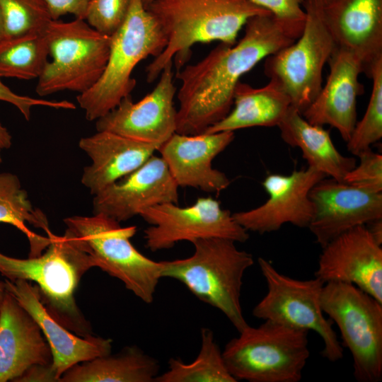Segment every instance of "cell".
Wrapping results in <instances>:
<instances>
[{
    "label": "cell",
    "mask_w": 382,
    "mask_h": 382,
    "mask_svg": "<svg viewBox=\"0 0 382 382\" xmlns=\"http://www.w3.org/2000/svg\"><path fill=\"white\" fill-rule=\"evenodd\" d=\"M151 224L144 231L146 246L151 251L170 249L182 241L218 237L244 243L249 234L215 199L199 197L191 206L167 202L139 213Z\"/></svg>",
    "instance_id": "12"
},
{
    "label": "cell",
    "mask_w": 382,
    "mask_h": 382,
    "mask_svg": "<svg viewBox=\"0 0 382 382\" xmlns=\"http://www.w3.org/2000/svg\"><path fill=\"white\" fill-rule=\"evenodd\" d=\"M256 5L270 11L274 16L286 20L304 21V0H250Z\"/></svg>",
    "instance_id": "35"
},
{
    "label": "cell",
    "mask_w": 382,
    "mask_h": 382,
    "mask_svg": "<svg viewBox=\"0 0 382 382\" xmlns=\"http://www.w3.org/2000/svg\"><path fill=\"white\" fill-rule=\"evenodd\" d=\"M325 178V174L309 167L287 175L270 174L262 182L268 199L256 208L232 216L246 231L260 234L277 231L286 223L308 228L313 213L309 192Z\"/></svg>",
    "instance_id": "14"
},
{
    "label": "cell",
    "mask_w": 382,
    "mask_h": 382,
    "mask_svg": "<svg viewBox=\"0 0 382 382\" xmlns=\"http://www.w3.org/2000/svg\"><path fill=\"white\" fill-rule=\"evenodd\" d=\"M235 243L218 237L197 239L192 243L195 251L190 257L160 261L161 275L182 282L200 301L221 311L241 332L248 325L240 302L243 277L254 261Z\"/></svg>",
    "instance_id": "4"
},
{
    "label": "cell",
    "mask_w": 382,
    "mask_h": 382,
    "mask_svg": "<svg viewBox=\"0 0 382 382\" xmlns=\"http://www.w3.org/2000/svg\"><path fill=\"white\" fill-rule=\"evenodd\" d=\"M320 12L336 46L352 52L369 77L382 59V0H330Z\"/></svg>",
    "instance_id": "21"
},
{
    "label": "cell",
    "mask_w": 382,
    "mask_h": 382,
    "mask_svg": "<svg viewBox=\"0 0 382 382\" xmlns=\"http://www.w3.org/2000/svg\"><path fill=\"white\" fill-rule=\"evenodd\" d=\"M67 232L91 258L94 267L122 282L125 287L146 303L154 300L161 278V264L144 256L130 239L137 227H123L102 214L65 218Z\"/></svg>",
    "instance_id": "7"
},
{
    "label": "cell",
    "mask_w": 382,
    "mask_h": 382,
    "mask_svg": "<svg viewBox=\"0 0 382 382\" xmlns=\"http://www.w3.org/2000/svg\"><path fill=\"white\" fill-rule=\"evenodd\" d=\"M330 0H304L303 2H307L314 5L318 8H323L326 6Z\"/></svg>",
    "instance_id": "40"
},
{
    "label": "cell",
    "mask_w": 382,
    "mask_h": 382,
    "mask_svg": "<svg viewBox=\"0 0 382 382\" xmlns=\"http://www.w3.org/2000/svg\"><path fill=\"white\" fill-rule=\"evenodd\" d=\"M4 284L6 291L39 325L51 349L52 367L59 381L62 374L75 364L111 353V339L77 335L54 318L42 303L36 285L23 279H6Z\"/></svg>",
    "instance_id": "20"
},
{
    "label": "cell",
    "mask_w": 382,
    "mask_h": 382,
    "mask_svg": "<svg viewBox=\"0 0 382 382\" xmlns=\"http://www.w3.org/2000/svg\"><path fill=\"white\" fill-rule=\"evenodd\" d=\"M79 146L91 160L81 183L93 195L137 170L159 148L108 131L82 137Z\"/></svg>",
    "instance_id": "23"
},
{
    "label": "cell",
    "mask_w": 382,
    "mask_h": 382,
    "mask_svg": "<svg viewBox=\"0 0 382 382\" xmlns=\"http://www.w3.org/2000/svg\"><path fill=\"white\" fill-rule=\"evenodd\" d=\"M233 139L234 132L228 131L195 135L175 132L158 151L179 187L219 192L229 185L230 180L213 168L212 163Z\"/></svg>",
    "instance_id": "19"
},
{
    "label": "cell",
    "mask_w": 382,
    "mask_h": 382,
    "mask_svg": "<svg viewBox=\"0 0 382 382\" xmlns=\"http://www.w3.org/2000/svg\"><path fill=\"white\" fill-rule=\"evenodd\" d=\"M304 21L279 18L272 13L250 18L243 37L234 45L219 43L203 59L187 65L177 74L176 132L204 133L231 110L241 77L259 62L295 42Z\"/></svg>",
    "instance_id": "1"
},
{
    "label": "cell",
    "mask_w": 382,
    "mask_h": 382,
    "mask_svg": "<svg viewBox=\"0 0 382 382\" xmlns=\"http://www.w3.org/2000/svg\"><path fill=\"white\" fill-rule=\"evenodd\" d=\"M366 226L374 240L381 245L382 244V219L372 221Z\"/></svg>",
    "instance_id": "38"
},
{
    "label": "cell",
    "mask_w": 382,
    "mask_h": 382,
    "mask_svg": "<svg viewBox=\"0 0 382 382\" xmlns=\"http://www.w3.org/2000/svg\"><path fill=\"white\" fill-rule=\"evenodd\" d=\"M132 0H89L85 20L95 30L112 35L122 25Z\"/></svg>",
    "instance_id": "32"
},
{
    "label": "cell",
    "mask_w": 382,
    "mask_h": 382,
    "mask_svg": "<svg viewBox=\"0 0 382 382\" xmlns=\"http://www.w3.org/2000/svg\"><path fill=\"white\" fill-rule=\"evenodd\" d=\"M303 30L293 43L268 56L264 71L289 98L301 114L322 88L323 69L336 45L321 16L320 8L303 2Z\"/></svg>",
    "instance_id": "10"
},
{
    "label": "cell",
    "mask_w": 382,
    "mask_h": 382,
    "mask_svg": "<svg viewBox=\"0 0 382 382\" xmlns=\"http://www.w3.org/2000/svg\"><path fill=\"white\" fill-rule=\"evenodd\" d=\"M158 362L137 346L119 353L75 364L60 382H152L159 374Z\"/></svg>",
    "instance_id": "26"
},
{
    "label": "cell",
    "mask_w": 382,
    "mask_h": 382,
    "mask_svg": "<svg viewBox=\"0 0 382 382\" xmlns=\"http://www.w3.org/2000/svg\"><path fill=\"white\" fill-rule=\"evenodd\" d=\"M52 20L66 14L85 20L89 0H45Z\"/></svg>",
    "instance_id": "36"
},
{
    "label": "cell",
    "mask_w": 382,
    "mask_h": 382,
    "mask_svg": "<svg viewBox=\"0 0 382 382\" xmlns=\"http://www.w3.org/2000/svg\"><path fill=\"white\" fill-rule=\"evenodd\" d=\"M233 105V108L225 117L204 132L278 126L291 106L287 95L270 81L261 88H254L240 81L235 88Z\"/></svg>",
    "instance_id": "25"
},
{
    "label": "cell",
    "mask_w": 382,
    "mask_h": 382,
    "mask_svg": "<svg viewBox=\"0 0 382 382\" xmlns=\"http://www.w3.org/2000/svg\"><path fill=\"white\" fill-rule=\"evenodd\" d=\"M277 127L284 141L301 150L308 167L327 177L343 182L347 173L357 165L354 158L345 156L338 151L328 131L323 126L308 122L292 106Z\"/></svg>",
    "instance_id": "24"
},
{
    "label": "cell",
    "mask_w": 382,
    "mask_h": 382,
    "mask_svg": "<svg viewBox=\"0 0 382 382\" xmlns=\"http://www.w3.org/2000/svg\"><path fill=\"white\" fill-rule=\"evenodd\" d=\"M1 79L0 77V100L14 105L27 120H30L31 110L35 106H45L58 110H73L76 108V105L68 100H49L18 95L6 86Z\"/></svg>",
    "instance_id": "34"
},
{
    "label": "cell",
    "mask_w": 382,
    "mask_h": 382,
    "mask_svg": "<svg viewBox=\"0 0 382 382\" xmlns=\"http://www.w3.org/2000/svg\"><path fill=\"white\" fill-rule=\"evenodd\" d=\"M313 213L308 226L323 248L344 232L382 219V192L366 191L333 178L309 192Z\"/></svg>",
    "instance_id": "15"
},
{
    "label": "cell",
    "mask_w": 382,
    "mask_h": 382,
    "mask_svg": "<svg viewBox=\"0 0 382 382\" xmlns=\"http://www.w3.org/2000/svg\"><path fill=\"white\" fill-rule=\"evenodd\" d=\"M328 63L325 86L301 115L313 125L335 128L347 141L357 123V97L363 93L359 81L363 66L352 52L337 46Z\"/></svg>",
    "instance_id": "18"
},
{
    "label": "cell",
    "mask_w": 382,
    "mask_h": 382,
    "mask_svg": "<svg viewBox=\"0 0 382 382\" xmlns=\"http://www.w3.org/2000/svg\"><path fill=\"white\" fill-rule=\"evenodd\" d=\"M0 305H1V303H0Z\"/></svg>",
    "instance_id": "45"
},
{
    "label": "cell",
    "mask_w": 382,
    "mask_h": 382,
    "mask_svg": "<svg viewBox=\"0 0 382 382\" xmlns=\"http://www.w3.org/2000/svg\"><path fill=\"white\" fill-rule=\"evenodd\" d=\"M159 76L154 88L140 100L134 103L129 95L115 108L98 119L97 131L111 132L160 147L176 132L173 62L166 64Z\"/></svg>",
    "instance_id": "13"
},
{
    "label": "cell",
    "mask_w": 382,
    "mask_h": 382,
    "mask_svg": "<svg viewBox=\"0 0 382 382\" xmlns=\"http://www.w3.org/2000/svg\"><path fill=\"white\" fill-rule=\"evenodd\" d=\"M308 332L266 320L239 332L222 356L237 381L299 382L310 356Z\"/></svg>",
    "instance_id": "6"
},
{
    "label": "cell",
    "mask_w": 382,
    "mask_h": 382,
    "mask_svg": "<svg viewBox=\"0 0 382 382\" xmlns=\"http://www.w3.org/2000/svg\"><path fill=\"white\" fill-rule=\"evenodd\" d=\"M324 313L334 321L353 359L355 379H382V303L354 284L330 282L320 294Z\"/></svg>",
    "instance_id": "9"
},
{
    "label": "cell",
    "mask_w": 382,
    "mask_h": 382,
    "mask_svg": "<svg viewBox=\"0 0 382 382\" xmlns=\"http://www.w3.org/2000/svg\"><path fill=\"white\" fill-rule=\"evenodd\" d=\"M49 55L46 31L4 39L0 42V77L38 79Z\"/></svg>",
    "instance_id": "29"
},
{
    "label": "cell",
    "mask_w": 382,
    "mask_h": 382,
    "mask_svg": "<svg viewBox=\"0 0 382 382\" xmlns=\"http://www.w3.org/2000/svg\"><path fill=\"white\" fill-rule=\"evenodd\" d=\"M0 223L11 224L26 236L28 257L41 255L54 235L45 214L32 205L20 180L11 173H0Z\"/></svg>",
    "instance_id": "27"
},
{
    "label": "cell",
    "mask_w": 382,
    "mask_h": 382,
    "mask_svg": "<svg viewBox=\"0 0 382 382\" xmlns=\"http://www.w3.org/2000/svg\"><path fill=\"white\" fill-rule=\"evenodd\" d=\"M4 39L45 32L52 17L45 0H0Z\"/></svg>",
    "instance_id": "31"
},
{
    "label": "cell",
    "mask_w": 382,
    "mask_h": 382,
    "mask_svg": "<svg viewBox=\"0 0 382 382\" xmlns=\"http://www.w3.org/2000/svg\"><path fill=\"white\" fill-rule=\"evenodd\" d=\"M178 187L163 158L152 155L137 170L95 195L93 214L125 221L146 208L178 204Z\"/></svg>",
    "instance_id": "17"
},
{
    "label": "cell",
    "mask_w": 382,
    "mask_h": 382,
    "mask_svg": "<svg viewBox=\"0 0 382 382\" xmlns=\"http://www.w3.org/2000/svg\"><path fill=\"white\" fill-rule=\"evenodd\" d=\"M59 381L52 367L50 364H35L29 367L14 382H57Z\"/></svg>",
    "instance_id": "37"
},
{
    "label": "cell",
    "mask_w": 382,
    "mask_h": 382,
    "mask_svg": "<svg viewBox=\"0 0 382 382\" xmlns=\"http://www.w3.org/2000/svg\"><path fill=\"white\" fill-rule=\"evenodd\" d=\"M48 60L37 79L40 96L59 91L83 93L102 76L109 57L110 36L92 28L86 20H52L46 30Z\"/></svg>",
    "instance_id": "8"
},
{
    "label": "cell",
    "mask_w": 382,
    "mask_h": 382,
    "mask_svg": "<svg viewBox=\"0 0 382 382\" xmlns=\"http://www.w3.org/2000/svg\"><path fill=\"white\" fill-rule=\"evenodd\" d=\"M146 9L167 38L164 50L146 68L148 83L193 45L218 41L233 45L250 18L271 13L250 0H156Z\"/></svg>",
    "instance_id": "2"
},
{
    "label": "cell",
    "mask_w": 382,
    "mask_h": 382,
    "mask_svg": "<svg viewBox=\"0 0 382 382\" xmlns=\"http://www.w3.org/2000/svg\"><path fill=\"white\" fill-rule=\"evenodd\" d=\"M267 285V292L254 307L253 314L264 320L274 321L294 328L313 330L323 341L321 355L331 362L343 357V347L320 306L325 282L315 277L299 280L277 271L268 260H257Z\"/></svg>",
    "instance_id": "11"
},
{
    "label": "cell",
    "mask_w": 382,
    "mask_h": 382,
    "mask_svg": "<svg viewBox=\"0 0 382 382\" xmlns=\"http://www.w3.org/2000/svg\"><path fill=\"white\" fill-rule=\"evenodd\" d=\"M46 251L19 259L0 252V273L7 279H23L38 287L41 301L50 314L77 335H92L90 323L79 308L74 293L82 276L94 267L90 256L65 231L54 234Z\"/></svg>",
    "instance_id": "3"
},
{
    "label": "cell",
    "mask_w": 382,
    "mask_h": 382,
    "mask_svg": "<svg viewBox=\"0 0 382 382\" xmlns=\"http://www.w3.org/2000/svg\"><path fill=\"white\" fill-rule=\"evenodd\" d=\"M6 292V291L4 282H0V303H1V301L3 300V298H4Z\"/></svg>",
    "instance_id": "42"
},
{
    "label": "cell",
    "mask_w": 382,
    "mask_h": 382,
    "mask_svg": "<svg viewBox=\"0 0 382 382\" xmlns=\"http://www.w3.org/2000/svg\"><path fill=\"white\" fill-rule=\"evenodd\" d=\"M4 39V26L3 18L0 12V42Z\"/></svg>",
    "instance_id": "41"
},
{
    "label": "cell",
    "mask_w": 382,
    "mask_h": 382,
    "mask_svg": "<svg viewBox=\"0 0 382 382\" xmlns=\"http://www.w3.org/2000/svg\"><path fill=\"white\" fill-rule=\"evenodd\" d=\"M1 161H2V159H1V154H0V163H1Z\"/></svg>",
    "instance_id": "44"
},
{
    "label": "cell",
    "mask_w": 382,
    "mask_h": 382,
    "mask_svg": "<svg viewBox=\"0 0 382 382\" xmlns=\"http://www.w3.org/2000/svg\"><path fill=\"white\" fill-rule=\"evenodd\" d=\"M360 162L345 175L343 183L376 193L382 192V156L371 149L359 154Z\"/></svg>",
    "instance_id": "33"
},
{
    "label": "cell",
    "mask_w": 382,
    "mask_h": 382,
    "mask_svg": "<svg viewBox=\"0 0 382 382\" xmlns=\"http://www.w3.org/2000/svg\"><path fill=\"white\" fill-rule=\"evenodd\" d=\"M51 363V349L39 325L6 291L0 305V382H14L31 366Z\"/></svg>",
    "instance_id": "22"
},
{
    "label": "cell",
    "mask_w": 382,
    "mask_h": 382,
    "mask_svg": "<svg viewBox=\"0 0 382 382\" xmlns=\"http://www.w3.org/2000/svg\"><path fill=\"white\" fill-rule=\"evenodd\" d=\"M315 276L352 284L382 303V248L366 225L354 227L323 248Z\"/></svg>",
    "instance_id": "16"
},
{
    "label": "cell",
    "mask_w": 382,
    "mask_h": 382,
    "mask_svg": "<svg viewBox=\"0 0 382 382\" xmlns=\"http://www.w3.org/2000/svg\"><path fill=\"white\" fill-rule=\"evenodd\" d=\"M168 369L158 374L157 382H236L229 373L217 345L213 331L201 329V347L199 354L191 363L171 358Z\"/></svg>",
    "instance_id": "28"
},
{
    "label": "cell",
    "mask_w": 382,
    "mask_h": 382,
    "mask_svg": "<svg viewBox=\"0 0 382 382\" xmlns=\"http://www.w3.org/2000/svg\"><path fill=\"white\" fill-rule=\"evenodd\" d=\"M167 38L142 0H132L120 28L110 36L105 69L97 83L76 97L88 121L97 120L115 108L136 86L132 77L136 66L149 56L159 55Z\"/></svg>",
    "instance_id": "5"
},
{
    "label": "cell",
    "mask_w": 382,
    "mask_h": 382,
    "mask_svg": "<svg viewBox=\"0 0 382 382\" xmlns=\"http://www.w3.org/2000/svg\"><path fill=\"white\" fill-rule=\"evenodd\" d=\"M369 78L373 84L367 108L347 141V149L355 156L371 149L382 137V59L373 66Z\"/></svg>",
    "instance_id": "30"
},
{
    "label": "cell",
    "mask_w": 382,
    "mask_h": 382,
    "mask_svg": "<svg viewBox=\"0 0 382 382\" xmlns=\"http://www.w3.org/2000/svg\"><path fill=\"white\" fill-rule=\"evenodd\" d=\"M155 1L156 0H142L143 4L146 8Z\"/></svg>",
    "instance_id": "43"
},
{
    "label": "cell",
    "mask_w": 382,
    "mask_h": 382,
    "mask_svg": "<svg viewBox=\"0 0 382 382\" xmlns=\"http://www.w3.org/2000/svg\"><path fill=\"white\" fill-rule=\"evenodd\" d=\"M11 139L9 132L0 122V151L11 146Z\"/></svg>",
    "instance_id": "39"
}]
</instances>
